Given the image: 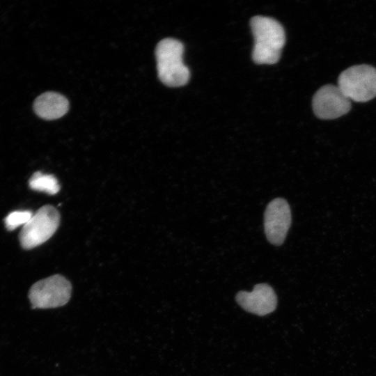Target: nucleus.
I'll return each instance as SVG.
<instances>
[{"instance_id": "nucleus-1", "label": "nucleus", "mask_w": 376, "mask_h": 376, "mask_svg": "<svg viewBox=\"0 0 376 376\" xmlns=\"http://www.w3.org/2000/svg\"><path fill=\"white\" fill-rule=\"evenodd\" d=\"M254 37L252 58L258 64H274L280 58L285 42V31L276 19L258 15L250 21Z\"/></svg>"}, {"instance_id": "nucleus-2", "label": "nucleus", "mask_w": 376, "mask_h": 376, "mask_svg": "<svg viewBox=\"0 0 376 376\" xmlns=\"http://www.w3.org/2000/svg\"><path fill=\"white\" fill-rule=\"evenodd\" d=\"M182 43L174 38H164L155 48L158 77L160 81L170 87L185 85L190 77L189 68L183 63Z\"/></svg>"}, {"instance_id": "nucleus-3", "label": "nucleus", "mask_w": 376, "mask_h": 376, "mask_svg": "<svg viewBox=\"0 0 376 376\" xmlns=\"http://www.w3.org/2000/svg\"><path fill=\"white\" fill-rule=\"evenodd\" d=\"M338 86L350 100L368 102L376 97V68L366 64L351 66L339 75Z\"/></svg>"}, {"instance_id": "nucleus-4", "label": "nucleus", "mask_w": 376, "mask_h": 376, "mask_svg": "<svg viewBox=\"0 0 376 376\" xmlns=\"http://www.w3.org/2000/svg\"><path fill=\"white\" fill-rule=\"evenodd\" d=\"M72 285L61 274H55L35 283L29 298L33 308H54L65 305L70 299Z\"/></svg>"}, {"instance_id": "nucleus-5", "label": "nucleus", "mask_w": 376, "mask_h": 376, "mask_svg": "<svg viewBox=\"0 0 376 376\" xmlns=\"http://www.w3.org/2000/svg\"><path fill=\"white\" fill-rule=\"evenodd\" d=\"M59 222V212L54 206L41 207L23 226L19 235L21 246L31 249L45 242L54 234Z\"/></svg>"}, {"instance_id": "nucleus-6", "label": "nucleus", "mask_w": 376, "mask_h": 376, "mask_svg": "<svg viewBox=\"0 0 376 376\" xmlns=\"http://www.w3.org/2000/svg\"><path fill=\"white\" fill-rule=\"evenodd\" d=\"M315 115L324 120L339 118L347 113L351 109L350 100L338 86L327 84L321 87L313 98Z\"/></svg>"}, {"instance_id": "nucleus-7", "label": "nucleus", "mask_w": 376, "mask_h": 376, "mask_svg": "<svg viewBox=\"0 0 376 376\" xmlns=\"http://www.w3.org/2000/svg\"><path fill=\"white\" fill-rule=\"evenodd\" d=\"M291 211L288 202L281 198L270 201L264 214L265 233L274 245L283 243L291 225Z\"/></svg>"}, {"instance_id": "nucleus-8", "label": "nucleus", "mask_w": 376, "mask_h": 376, "mask_svg": "<svg viewBox=\"0 0 376 376\" xmlns=\"http://www.w3.org/2000/svg\"><path fill=\"white\" fill-rule=\"evenodd\" d=\"M236 300L245 311L258 315L270 313L277 304L276 293L267 283L256 284L251 292L240 291Z\"/></svg>"}, {"instance_id": "nucleus-9", "label": "nucleus", "mask_w": 376, "mask_h": 376, "mask_svg": "<svg viewBox=\"0 0 376 376\" xmlns=\"http://www.w3.org/2000/svg\"><path fill=\"white\" fill-rule=\"evenodd\" d=\"M69 109L67 98L56 92L39 95L33 103L35 113L45 120H55L64 116Z\"/></svg>"}, {"instance_id": "nucleus-10", "label": "nucleus", "mask_w": 376, "mask_h": 376, "mask_svg": "<svg viewBox=\"0 0 376 376\" xmlns=\"http://www.w3.org/2000/svg\"><path fill=\"white\" fill-rule=\"evenodd\" d=\"M31 189L44 191L53 195L60 190L58 182L55 176L51 174H44L40 171L35 172L29 181Z\"/></svg>"}, {"instance_id": "nucleus-11", "label": "nucleus", "mask_w": 376, "mask_h": 376, "mask_svg": "<svg viewBox=\"0 0 376 376\" xmlns=\"http://www.w3.org/2000/svg\"><path fill=\"white\" fill-rule=\"evenodd\" d=\"M32 216V212L29 210L13 211L5 218V226L8 230H13L21 225L24 226Z\"/></svg>"}]
</instances>
